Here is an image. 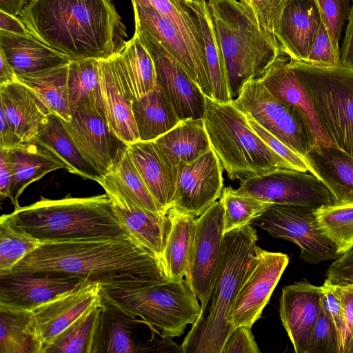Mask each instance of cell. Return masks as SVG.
Returning a JSON list of instances; mask_svg holds the SVG:
<instances>
[{"label": "cell", "instance_id": "d4e9b609", "mask_svg": "<svg viewBox=\"0 0 353 353\" xmlns=\"http://www.w3.org/2000/svg\"><path fill=\"white\" fill-rule=\"evenodd\" d=\"M0 52L17 77L63 65L71 61L68 57L30 34L21 35L0 30Z\"/></svg>", "mask_w": 353, "mask_h": 353}, {"label": "cell", "instance_id": "6125c7cd", "mask_svg": "<svg viewBox=\"0 0 353 353\" xmlns=\"http://www.w3.org/2000/svg\"><path fill=\"white\" fill-rule=\"evenodd\" d=\"M28 0H0V10L20 16Z\"/></svg>", "mask_w": 353, "mask_h": 353}, {"label": "cell", "instance_id": "1f68e13d", "mask_svg": "<svg viewBox=\"0 0 353 353\" xmlns=\"http://www.w3.org/2000/svg\"><path fill=\"white\" fill-rule=\"evenodd\" d=\"M115 63L133 100L154 90L158 85L154 61L137 31L114 54Z\"/></svg>", "mask_w": 353, "mask_h": 353}, {"label": "cell", "instance_id": "11a10c76", "mask_svg": "<svg viewBox=\"0 0 353 353\" xmlns=\"http://www.w3.org/2000/svg\"><path fill=\"white\" fill-rule=\"evenodd\" d=\"M321 307L327 314L336 327L341 344V353L343 327V316L341 304L332 285L325 281L323 284L321 286Z\"/></svg>", "mask_w": 353, "mask_h": 353}, {"label": "cell", "instance_id": "d6a6232c", "mask_svg": "<svg viewBox=\"0 0 353 353\" xmlns=\"http://www.w3.org/2000/svg\"><path fill=\"white\" fill-rule=\"evenodd\" d=\"M34 140L62 160L69 172L97 182L101 179V174L79 149L63 119L57 114H50L48 116Z\"/></svg>", "mask_w": 353, "mask_h": 353}, {"label": "cell", "instance_id": "7c38bea8", "mask_svg": "<svg viewBox=\"0 0 353 353\" xmlns=\"http://www.w3.org/2000/svg\"><path fill=\"white\" fill-rule=\"evenodd\" d=\"M223 225L224 209L220 201L198 216L195 223L185 279L201 303V319L210 300L221 258Z\"/></svg>", "mask_w": 353, "mask_h": 353}, {"label": "cell", "instance_id": "ab89813d", "mask_svg": "<svg viewBox=\"0 0 353 353\" xmlns=\"http://www.w3.org/2000/svg\"><path fill=\"white\" fill-rule=\"evenodd\" d=\"M68 88L70 110L92 103L105 112L99 59L71 61L68 65Z\"/></svg>", "mask_w": 353, "mask_h": 353}, {"label": "cell", "instance_id": "ffe728a7", "mask_svg": "<svg viewBox=\"0 0 353 353\" xmlns=\"http://www.w3.org/2000/svg\"><path fill=\"white\" fill-rule=\"evenodd\" d=\"M135 26L150 33L188 71L203 94L212 99L208 72L197 53L174 24L148 4L131 0Z\"/></svg>", "mask_w": 353, "mask_h": 353}, {"label": "cell", "instance_id": "9f6ffc18", "mask_svg": "<svg viewBox=\"0 0 353 353\" xmlns=\"http://www.w3.org/2000/svg\"><path fill=\"white\" fill-rule=\"evenodd\" d=\"M12 180V172L8 150L0 148V196L1 199L10 198Z\"/></svg>", "mask_w": 353, "mask_h": 353}, {"label": "cell", "instance_id": "277c9868", "mask_svg": "<svg viewBox=\"0 0 353 353\" xmlns=\"http://www.w3.org/2000/svg\"><path fill=\"white\" fill-rule=\"evenodd\" d=\"M11 214L41 242L130 235L106 193L56 200L41 197L31 205L15 208Z\"/></svg>", "mask_w": 353, "mask_h": 353}, {"label": "cell", "instance_id": "4fadbf2b", "mask_svg": "<svg viewBox=\"0 0 353 353\" xmlns=\"http://www.w3.org/2000/svg\"><path fill=\"white\" fill-rule=\"evenodd\" d=\"M288 263L287 254L257 246L229 313L228 322L232 330L241 325L252 327L261 317Z\"/></svg>", "mask_w": 353, "mask_h": 353}, {"label": "cell", "instance_id": "5bb4252c", "mask_svg": "<svg viewBox=\"0 0 353 353\" xmlns=\"http://www.w3.org/2000/svg\"><path fill=\"white\" fill-rule=\"evenodd\" d=\"M63 122L79 149L101 176L105 174L129 148L112 130L105 112L92 103L71 110V120Z\"/></svg>", "mask_w": 353, "mask_h": 353}, {"label": "cell", "instance_id": "be15d7a7", "mask_svg": "<svg viewBox=\"0 0 353 353\" xmlns=\"http://www.w3.org/2000/svg\"><path fill=\"white\" fill-rule=\"evenodd\" d=\"M347 67H349L353 70V57L351 59V61L349 62V63L347 65Z\"/></svg>", "mask_w": 353, "mask_h": 353}, {"label": "cell", "instance_id": "e0dca14e", "mask_svg": "<svg viewBox=\"0 0 353 353\" xmlns=\"http://www.w3.org/2000/svg\"><path fill=\"white\" fill-rule=\"evenodd\" d=\"M88 282L81 276L54 272L0 275V305L32 311Z\"/></svg>", "mask_w": 353, "mask_h": 353}, {"label": "cell", "instance_id": "f907efd6", "mask_svg": "<svg viewBox=\"0 0 353 353\" xmlns=\"http://www.w3.org/2000/svg\"><path fill=\"white\" fill-rule=\"evenodd\" d=\"M340 55L334 50L326 28L321 20L320 26L305 63L321 66L340 63Z\"/></svg>", "mask_w": 353, "mask_h": 353}, {"label": "cell", "instance_id": "816d5d0a", "mask_svg": "<svg viewBox=\"0 0 353 353\" xmlns=\"http://www.w3.org/2000/svg\"><path fill=\"white\" fill-rule=\"evenodd\" d=\"M332 286L343 310L341 353H353V285Z\"/></svg>", "mask_w": 353, "mask_h": 353}, {"label": "cell", "instance_id": "4316f807", "mask_svg": "<svg viewBox=\"0 0 353 353\" xmlns=\"http://www.w3.org/2000/svg\"><path fill=\"white\" fill-rule=\"evenodd\" d=\"M196 216L176 207L166 211V232L161 266L168 280L179 281L188 274Z\"/></svg>", "mask_w": 353, "mask_h": 353}, {"label": "cell", "instance_id": "7bdbcfd3", "mask_svg": "<svg viewBox=\"0 0 353 353\" xmlns=\"http://www.w3.org/2000/svg\"><path fill=\"white\" fill-rule=\"evenodd\" d=\"M318 228L340 255L353 246V203L314 208Z\"/></svg>", "mask_w": 353, "mask_h": 353}, {"label": "cell", "instance_id": "b9f144b4", "mask_svg": "<svg viewBox=\"0 0 353 353\" xmlns=\"http://www.w3.org/2000/svg\"><path fill=\"white\" fill-rule=\"evenodd\" d=\"M30 317V311L0 305V353H40Z\"/></svg>", "mask_w": 353, "mask_h": 353}, {"label": "cell", "instance_id": "60d3db41", "mask_svg": "<svg viewBox=\"0 0 353 353\" xmlns=\"http://www.w3.org/2000/svg\"><path fill=\"white\" fill-rule=\"evenodd\" d=\"M41 241L21 226L11 213L0 218V275L12 269L28 254L37 249Z\"/></svg>", "mask_w": 353, "mask_h": 353}, {"label": "cell", "instance_id": "836d02e7", "mask_svg": "<svg viewBox=\"0 0 353 353\" xmlns=\"http://www.w3.org/2000/svg\"><path fill=\"white\" fill-rule=\"evenodd\" d=\"M132 111L139 141H154L181 121L159 84L152 92L133 100Z\"/></svg>", "mask_w": 353, "mask_h": 353}, {"label": "cell", "instance_id": "d590c367", "mask_svg": "<svg viewBox=\"0 0 353 353\" xmlns=\"http://www.w3.org/2000/svg\"><path fill=\"white\" fill-rule=\"evenodd\" d=\"M113 205L119 220L130 235L160 263L165 238L166 212L157 213L116 202Z\"/></svg>", "mask_w": 353, "mask_h": 353}, {"label": "cell", "instance_id": "7dc6e473", "mask_svg": "<svg viewBox=\"0 0 353 353\" xmlns=\"http://www.w3.org/2000/svg\"><path fill=\"white\" fill-rule=\"evenodd\" d=\"M335 52L341 57L339 41L343 25L348 19L350 0H315Z\"/></svg>", "mask_w": 353, "mask_h": 353}, {"label": "cell", "instance_id": "3957f363", "mask_svg": "<svg viewBox=\"0 0 353 353\" xmlns=\"http://www.w3.org/2000/svg\"><path fill=\"white\" fill-rule=\"evenodd\" d=\"M100 293L105 301L138 318L161 336H179L188 325L201 319V304L185 279L103 283Z\"/></svg>", "mask_w": 353, "mask_h": 353}, {"label": "cell", "instance_id": "4dcf8cb0", "mask_svg": "<svg viewBox=\"0 0 353 353\" xmlns=\"http://www.w3.org/2000/svg\"><path fill=\"white\" fill-rule=\"evenodd\" d=\"M152 141L165 161L176 168L195 161L212 148L203 119L181 121Z\"/></svg>", "mask_w": 353, "mask_h": 353}, {"label": "cell", "instance_id": "30bf717a", "mask_svg": "<svg viewBox=\"0 0 353 353\" xmlns=\"http://www.w3.org/2000/svg\"><path fill=\"white\" fill-rule=\"evenodd\" d=\"M314 208L272 204L252 224L275 238L291 241L301 250L300 258L318 264L340 256L333 243L318 228Z\"/></svg>", "mask_w": 353, "mask_h": 353}, {"label": "cell", "instance_id": "2e32d148", "mask_svg": "<svg viewBox=\"0 0 353 353\" xmlns=\"http://www.w3.org/2000/svg\"><path fill=\"white\" fill-rule=\"evenodd\" d=\"M99 283L88 282L30 311V330L40 353L89 310L102 304Z\"/></svg>", "mask_w": 353, "mask_h": 353}, {"label": "cell", "instance_id": "ba28073f", "mask_svg": "<svg viewBox=\"0 0 353 353\" xmlns=\"http://www.w3.org/2000/svg\"><path fill=\"white\" fill-rule=\"evenodd\" d=\"M289 63L325 133L353 157V70L341 63L321 66L290 57Z\"/></svg>", "mask_w": 353, "mask_h": 353}, {"label": "cell", "instance_id": "f35d334b", "mask_svg": "<svg viewBox=\"0 0 353 353\" xmlns=\"http://www.w3.org/2000/svg\"><path fill=\"white\" fill-rule=\"evenodd\" d=\"M134 1L150 5L159 14L169 19L197 53L208 70L201 23L196 12L188 0Z\"/></svg>", "mask_w": 353, "mask_h": 353}, {"label": "cell", "instance_id": "8992f818", "mask_svg": "<svg viewBox=\"0 0 353 353\" xmlns=\"http://www.w3.org/2000/svg\"><path fill=\"white\" fill-rule=\"evenodd\" d=\"M207 7L223 53L232 101L243 84L260 77L280 52L260 31L251 9L238 0H207Z\"/></svg>", "mask_w": 353, "mask_h": 353}, {"label": "cell", "instance_id": "8fae6325", "mask_svg": "<svg viewBox=\"0 0 353 353\" xmlns=\"http://www.w3.org/2000/svg\"><path fill=\"white\" fill-rule=\"evenodd\" d=\"M236 192L272 204L316 208L337 203L328 187L310 172L279 168L240 181Z\"/></svg>", "mask_w": 353, "mask_h": 353}, {"label": "cell", "instance_id": "680465c9", "mask_svg": "<svg viewBox=\"0 0 353 353\" xmlns=\"http://www.w3.org/2000/svg\"><path fill=\"white\" fill-rule=\"evenodd\" d=\"M347 20L348 23L345 28L340 58V63L345 66L353 57V4L351 6Z\"/></svg>", "mask_w": 353, "mask_h": 353}, {"label": "cell", "instance_id": "6f0895ef", "mask_svg": "<svg viewBox=\"0 0 353 353\" xmlns=\"http://www.w3.org/2000/svg\"><path fill=\"white\" fill-rule=\"evenodd\" d=\"M23 143L16 134L3 110L0 108V148L10 150Z\"/></svg>", "mask_w": 353, "mask_h": 353}, {"label": "cell", "instance_id": "e575fe53", "mask_svg": "<svg viewBox=\"0 0 353 353\" xmlns=\"http://www.w3.org/2000/svg\"><path fill=\"white\" fill-rule=\"evenodd\" d=\"M94 352H148L133 333L135 318L130 317L103 299Z\"/></svg>", "mask_w": 353, "mask_h": 353}, {"label": "cell", "instance_id": "7a4b0ae2", "mask_svg": "<svg viewBox=\"0 0 353 353\" xmlns=\"http://www.w3.org/2000/svg\"><path fill=\"white\" fill-rule=\"evenodd\" d=\"M54 272L101 284L167 280L158 259L130 235L43 241L12 272Z\"/></svg>", "mask_w": 353, "mask_h": 353}, {"label": "cell", "instance_id": "f546056e", "mask_svg": "<svg viewBox=\"0 0 353 353\" xmlns=\"http://www.w3.org/2000/svg\"><path fill=\"white\" fill-rule=\"evenodd\" d=\"M305 158L339 203H353V157L336 146L313 145Z\"/></svg>", "mask_w": 353, "mask_h": 353}, {"label": "cell", "instance_id": "9c48e42d", "mask_svg": "<svg viewBox=\"0 0 353 353\" xmlns=\"http://www.w3.org/2000/svg\"><path fill=\"white\" fill-rule=\"evenodd\" d=\"M232 102L304 157L313 146L309 131L297 112L272 94L259 78L247 81Z\"/></svg>", "mask_w": 353, "mask_h": 353}, {"label": "cell", "instance_id": "6da1fadb", "mask_svg": "<svg viewBox=\"0 0 353 353\" xmlns=\"http://www.w3.org/2000/svg\"><path fill=\"white\" fill-rule=\"evenodd\" d=\"M19 17L31 35L71 61L108 59L128 37L112 0H30Z\"/></svg>", "mask_w": 353, "mask_h": 353}, {"label": "cell", "instance_id": "9a60e30c", "mask_svg": "<svg viewBox=\"0 0 353 353\" xmlns=\"http://www.w3.org/2000/svg\"><path fill=\"white\" fill-rule=\"evenodd\" d=\"M135 31L154 61L157 83L173 105L179 119H203L206 110V96L196 81L150 33L137 26Z\"/></svg>", "mask_w": 353, "mask_h": 353}, {"label": "cell", "instance_id": "f1b7e54d", "mask_svg": "<svg viewBox=\"0 0 353 353\" xmlns=\"http://www.w3.org/2000/svg\"><path fill=\"white\" fill-rule=\"evenodd\" d=\"M98 183L113 202L134 205L157 213H165L146 187L128 150Z\"/></svg>", "mask_w": 353, "mask_h": 353}, {"label": "cell", "instance_id": "7402d4cb", "mask_svg": "<svg viewBox=\"0 0 353 353\" xmlns=\"http://www.w3.org/2000/svg\"><path fill=\"white\" fill-rule=\"evenodd\" d=\"M101 94L107 121L115 134L128 145L139 141L133 99L117 69L114 54L99 59Z\"/></svg>", "mask_w": 353, "mask_h": 353}, {"label": "cell", "instance_id": "e7e4bbea", "mask_svg": "<svg viewBox=\"0 0 353 353\" xmlns=\"http://www.w3.org/2000/svg\"><path fill=\"white\" fill-rule=\"evenodd\" d=\"M352 1H353V0H352Z\"/></svg>", "mask_w": 353, "mask_h": 353}, {"label": "cell", "instance_id": "f5cc1de1", "mask_svg": "<svg viewBox=\"0 0 353 353\" xmlns=\"http://www.w3.org/2000/svg\"><path fill=\"white\" fill-rule=\"evenodd\" d=\"M250 327H234L226 339L221 353H260Z\"/></svg>", "mask_w": 353, "mask_h": 353}, {"label": "cell", "instance_id": "cb8c5ba5", "mask_svg": "<svg viewBox=\"0 0 353 353\" xmlns=\"http://www.w3.org/2000/svg\"><path fill=\"white\" fill-rule=\"evenodd\" d=\"M0 104L23 142L35 139L50 114L38 94L19 80L0 85Z\"/></svg>", "mask_w": 353, "mask_h": 353}, {"label": "cell", "instance_id": "52a82bcc", "mask_svg": "<svg viewBox=\"0 0 353 353\" xmlns=\"http://www.w3.org/2000/svg\"><path fill=\"white\" fill-rule=\"evenodd\" d=\"M211 148L231 180L243 179L279 168H293L273 151L233 103L206 97L203 118Z\"/></svg>", "mask_w": 353, "mask_h": 353}, {"label": "cell", "instance_id": "ac0fdd59", "mask_svg": "<svg viewBox=\"0 0 353 353\" xmlns=\"http://www.w3.org/2000/svg\"><path fill=\"white\" fill-rule=\"evenodd\" d=\"M223 170L212 148L190 163L179 164L172 207L196 217L201 215L221 196Z\"/></svg>", "mask_w": 353, "mask_h": 353}, {"label": "cell", "instance_id": "8d00e7d4", "mask_svg": "<svg viewBox=\"0 0 353 353\" xmlns=\"http://www.w3.org/2000/svg\"><path fill=\"white\" fill-rule=\"evenodd\" d=\"M196 12L201 23L205 59L212 89V99L228 103L232 101L225 59L218 43L207 7V0H188Z\"/></svg>", "mask_w": 353, "mask_h": 353}, {"label": "cell", "instance_id": "5b68a950", "mask_svg": "<svg viewBox=\"0 0 353 353\" xmlns=\"http://www.w3.org/2000/svg\"><path fill=\"white\" fill-rule=\"evenodd\" d=\"M257 239L251 224L224 233L209 314L192 326L181 345L183 353H221L233 330L228 322L229 313L258 246Z\"/></svg>", "mask_w": 353, "mask_h": 353}, {"label": "cell", "instance_id": "74e56055", "mask_svg": "<svg viewBox=\"0 0 353 353\" xmlns=\"http://www.w3.org/2000/svg\"><path fill=\"white\" fill-rule=\"evenodd\" d=\"M68 64L41 72L18 76V79L33 90L49 109L63 121L71 120L68 98Z\"/></svg>", "mask_w": 353, "mask_h": 353}, {"label": "cell", "instance_id": "484cf974", "mask_svg": "<svg viewBox=\"0 0 353 353\" xmlns=\"http://www.w3.org/2000/svg\"><path fill=\"white\" fill-rule=\"evenodd\" d=\"M8 152L13 177L9 199L14 208L19 206V198L31 183L50 172L68 169L55 154L35 140L23 142Z\"/></svg>", "mask_w": 353, "mask_h": 353}, {"label": "cell", "instance_id": "94428289", "mask_svg": "<svg viewBox=\"0 0 353 353\" xmlns=\"http://www.w3.org/2000/svg\"><path fill=\"white\" fill-rule=\"evenodd\" d=\"M18 77L12 65L0 52V85L18 81Z\"/></svg>", "mask_w": 353, "mask_h": 353}, {"label": "cell", "instance_id": "91938a15", "mask_svg": "<svg viewBox=\"0 0 353 353\" xmlns=\"http://www.w3.org/2000/svg\"><path fill=\"white\" fill-rule=\"evenodd\" d=\"M0 30L26 35L30 34L20 17L0 10Z\"/></svg>", "mask_w": 353, "mask_h": 353}, {"label": "cell", "instance_id": "bcb514c9", "mask_svg": "<svg viewBox=\"0 0 353 353\" xmlns=\"http://www.w3.org/2000/svg\"><path fill=\"white\" fill-rule=\"evenodd\" d=\"M240 1L251 9L262 34L280 52L278 34L283 11L288 0Z\"/></svg>", "mask_w": 353, "mask_h": 353}, {"label": "cell", "instance_id": "83f0119b", "mask_svg": "<svg viewBox=\"0 0 353 353\" xmlns=\"http://www.w3.org/2000/svg\"><path fill=\"white\" fill-rule=\"evenodd\" d=\"M128 152L148 190L167 211L174 201L176 168L165 161L153 141L131 143Z\"/></svg>", "mask_w": 353, "mask_h": 353}, {"label": "cell", "instance_id": "c3c4849f", "mask_svg": "<svg viewBox=\"0 0 353 353\" xmlns=\"http://www.w3.org/2000/svg\"><path fill=\"white\" fill-rule=\"evenodd\" d=\"M307 353H341L336 327L322 307L312 332Z\"/></svg>", "mask_w": 353, "mask_h": 353}, {"label": "cell", "instance_id": "db71d44e", "mask_svg": "<svg viewBox=\"0 0 353 353\" xmlns=\"http://www.w3.org/2000/svg\"><path fill=\"white\" fill-rule=\"evenodd\" d=\"M325 281L334 285H353V246L330 264Z\"/></svg>", "mask_w": 353, "mask_h": 353}, {"label": "cell", "instance_id": "44dd1931", "mask_svg": "<svg viewBox=\"0 0 353 353\" xmlns=\"http://www.w3.org/2000/svg\"><path fill=\"white\" fill-rule=\"evenodd\" d=\"M259 78L272 94L297 112L309 131L313 145L335 146L323 131L311 100L291 68L287 54L280 52Z\"/></svg>", "mask_w": 353, "mask_h": 353}, {"label": "cell", "instance_id": "603a6c76", "mask_svg": "<svg viewBox=\"0 0 353 353\" xmlns=\"http://www.w3.org/2000/svg\"><path fill=\"white\" fill-rule=\"evenodd\" d=\"M321 23L315 0H288L279 26L280 52L305 61Z\"/></svg>", "mask_w": 353, "mask_h": 353}, {"label": "cell", "instance_id": "681fc988", "mask_svg": "<svg viewBox=\"0 0 353 353\" xmlns=\"http://www.w3.org/2000/svg\"><path fill=\"white\" fill-rule=\"evenodd\" d=\"M245 116L250 125L257 134L273 151L285 160L293 169L303 172H310L314 174L312 168L303 156L293 150L274 135L263 128L250 116L248 114H245Z\"/></svg>", "mask_w": 353, "mask_h": 353}, {"label": "cell", "instance_id": "ee69618b", "mask_svg": "<svg viewBox=\"0 0 353 353\" xmlns=\"http://www.w3.org/2000/svg\"><path fill=\"white\" fill-rule=\"evenodd\" d=\"M103 305L74 321L54 340L46 353H93Z\"/></svg>", "mask_w": 353, "mask_h": 353}, {"label": "cell", "instance_id": "f6af8a7d", "mask_svg": "<svg viewBox=\"0 0 353 353\" xmlns=\"http://www.w3.org/2000/svg\"><path fill=\"white\" fill-rule=\"evenodd\" d=\"M219 201L224 209V233L252 224L272 205L254 197L241 194L231 186L223 188Z\"/></svg>", "mask_w": 353, "mask_h": 353}, {"label": "cell", "instance_id": "d6986e66", "mask_svg": "<svg viewBox=\"0 0 353 353\" xmlns=\"http://www.w3.org/2000/svg\"><path fill=\"white\" fill-rule=\"evenodd\" d=\"M321 310V286L303 279L282 288L279 316L294 352L307 353Z\"/></svg>", "mask_w": 353, "mask_h": 353}]
</instances>
